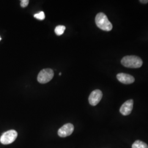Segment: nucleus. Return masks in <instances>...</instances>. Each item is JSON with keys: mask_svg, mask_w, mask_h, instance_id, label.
Wrapping results in <instances>:
<instances>
[{"mask_svg": "<svg viewBox=\"0 0 148 148\" xmlns=\"http://www.w3.org/2000/svg\"><path fill=\"white\" fill-rule=\"evenodd\" d=\"M1 39H2V38H1V36H0V41L1 40Z\"/></svg>", "mask_w": 148, "mask_h": 148, "instance_id": "obj_14", "label": "nucleus"}, {"mask_svg": "<svg viewBox=\"0 0 148 148\" xmlns=\"http://www.w3.org/2000/svg\"><path fill=\"white\" fill-rule=\"evenodd\" d=\"M54 71L51 69H44L42 70L38 75L37 81L40 84H46L53 79Z\"/></svg>", "mask_w": 148, "mask_h": 148, "instance_id": "obj_3", "label": "nucleus"}, {"mask_svg": "<svg viewBox=\"0 0 148 148\" xmlns=\"http://www.w3.org/2000/svg\"><path fill=\"white\" fill-rule=\"evenodd\" d=\"M121 64L128 68H139L142 66L143 61L136 56H127L122 59Z\"/></svg>", "mask_w": 148, "mask_h": 148, "instance_id": "obj_1", "label": "nucleus"}, {"mask_svg": "<svg viewBox=\"0 0 148 148\" xmlns=\"http://www.w3.org/2000/svg\"><path fill=\"white\" fill-rule=\"evenodd\" d=\"M34 17L37 19H38V20L42 21L43 19H45V13L41 11V12H40V13H38L37 14H35L34 15Z\"/></svg>", "mask_w": 148, "mask_h": 148, "instance_id": "obj_11", "label": "nucleus"}, {"mask_svg": "<svg viewBox=\"0 0 148 148\" xmlns=\"http://www.w3.org/2000/svg\"><path fill=\"white\" fill-rule=\"evenodd\" d=\"M29 3V1L28 0H21V5L23 8H25L27 6Z\"/></svg>", "mask_w": 148, "mask_h": 148, "instance_id": "obj_12", "label": "nucleus"}, {"mask_svg": "<svg viewBox=\"0 0 148 148\" xmlns=\"http://www.w3.org/2000/svg\"><path fill=\"white\" fill-rule=\"evenodd\" d=\"M133 101L132 99H130L125 102L122 105L120 109V111L122 115L124 116H127L131 113L133 109Z\"/></svg>", "mask_w": 148, "mask_h": 148, "instance_id": "obj_7", "label": "nucleus"}, {"mask_svg": "<svg viewBox=\"0 0 148 148\" xmlns=\"http://www.w3.org/2000/svg\"><path fill=\"white\" fill-rule=\"evenodd\" d=\"M132 148H148V145L141 140H136L132 145Z\"/></svg>", "mask_w": 148, "mask_h": 148, "instance_id": "obj_9", "label": "nucleus"}, {"mask_svg": "<svg viewBox=\"0 0 148 148\" xmlns=\"http://www.w3.org/2000/svg\"><path fill=\"white\" fill-rule=\"evenodd\" d=\"M74 127L71 123H66L59 128L58 134L60 137H66L70 136L74 131Z\"/></svg>", "mask_w": 148, "mask_h": 148, "instance_id": "obj_6", "label": "nucleus"}, {"mask_svg": "<svg viewBox=\"0 0 148 148\" xmlns=\"http://www.w3.org/2000/svg\"><path fill=\"white\" fill-rule=\"evenodd\" d=\"M116 77L117 79L123 84H131L135 81L134 77L129 74L119 73L117 75Z\"/></svg>", "mask_w": 148, "mask_h": 148, "instance_id": "obj_8", "label": "nucleus"}, {"mask_svg": "<svg viewBox=\"0 0 148 148\" xmlns=\"http://www.w3.org/2000/svg\"><path fill=\"white\" fill-rule=\"evenodd\" d=\"M103 97V93L101 90H94L91 92L89 96L88 101L91 106H95L97 105L101 101Z\"/></svg>", "mask_w": 148, "mask_h": 148, "instance_id": "obj_5", "label": "nucleus"}, {"mask_svg": "<svg viewBox=\"0 0 148 148\" xmlns=\"http://www.w3.org/2000/svg\"><path fill=\"white\" fill-rule=\"evenodd\" d=\"M65 30V26H64V25H58V26L56 27L54 32L57 35L60 36V35H62L63 34Z\"/></svg>", "mask_w": 148, "mask_h": 148, "instance_id": "obj_10", "label": "nucleus"}, {"mask_svg": "<svg viewBox=\"0 0 148 148\" xmlns=\"http://www.w3.org/2000/svg\"><path fill=\"white\" fill-rule=\"evenodd\" d=\"M18 136L17 132L11 130L3 133L0 137V142L2 144L7 145L14 142Z\"/></svg>", "mask_w": 148, "mask_h": 148, "instance_id": "obj_4", "label": "nucleus"}, {"mask_svg": "<svg viewBox=\"0 0 148 148\" xmlns=\"http://www.w3.org/2000/svg\"><path fill=\"white\" fill-rule=\"evenodd\" d=\"M95 21L97 26L102 30L109 32L112 29V24L103 13H99L97 14L95 16Z\"/></svg>", "mask_w": 148, "mask_h": 148, "instance_id": "obj_2", "label": "nucleus"}, {"mask_svg": "<svg viewBox=\"0 0 148 148\" xmlns=\"http://www.w3.org/2000/svg\"><path fill=\"white\" fill-rule=\"evenodd\" d=\"M140 3H148V0H140V1H139Z\"/></svg>", "mask_w": 148, "mask_h": 148, "instance_id": "obj_13", "label": "nucleus"}]
</instances>
